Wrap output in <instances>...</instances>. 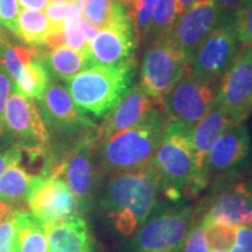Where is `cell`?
Instances as JSON below:
<instances>
[{
	"instance_id": "cell-1",
	"label": "cell",
	"mask_w": 252,
	"mask_h": 252,
	"mask_svg": "<svg viewBox=\"0 0 252 252\" xmlns=\"http://www.w3.org/2000/svg\"><path fill=\"white\" fill-rule=\"evenodd\" d=\"M160 176L152 162L145 168L111 175L102 207L116 230L131 236L151 215L159 193Z\"/></svg>"
},
{
	"instance_id": "cell-2",
	"label": "cell",
	"mask_w": 252,
	"mask_h": 252,
	"mask_svg": "<svg viewBox=\"0 0 252 252\" xmlns=\"http://www.w3.org/2000/svg\"><path fill=\"white\" fill-rule=\"evenodd\" d=\"M166 122L163 110L154 108L137 125L94 143V158L100 171L113 175L149 166L161 140Z\"/></svg>"
},
{
	"instance_id": "cell-3",
	"label": "cell",
	"mask_w": 252,
	"mask_h": 252,
	"mask_svg": "<svg viewBox=\"0 0 252 252\" xmlns=\"http://www.w3.org/2000/svg\"><path fill=\"white\" fill-rule=\"evenodd\" d=\"M135 58L118 65L94 64L65 81L72 100L82 111L105 116L132 87Z\"/></svg>"
},
{
	"instance_id": "cell-4",
	"label": "cell",
	"mask_w": 252,
	"mask_h": 252,
	"mask_svg": "<svg viewBox=\"0 0 252 252\" xmlns=\"http://www.w3.org/2000/svg\"><path fill=\"white\" fill-rule=\"evenodd\" d=\"M191 127L167 118L161 140L152 163L160 176V184L169 197L180 196V191L194 189L196 165L190 138Z\"/></svg>"
},
{
	"instance_id": "cell-5",
	"label": "cell",
	"mask_w": 252,
	"mask_h": 252,
	"mask_svg": "<svg viewBox=\"0 0 252 252\" xmlns=\"http://www.w3.org/2000/svg\"><path fill=\"white\" fill-rule=\"evenodd\" d=\"M188 67V58L163 35L149 42L140 67V87L154 102L161 104L166 94Z\"/></svg>"
},
{
	"instance_id": "cell-6",
	"label": "cell",
	"mask_w": 252,
	"mask_h": 252,
	"mask_svg": "<svg viewBox=\"0 0 252 252\" xmlns=\"http://www.w3.org/2000/svg\"><path fill=\"white\" fill-rule=\"evenodd\" d=\"M193 223V212L187 208H172L149 216L134 232L133 252H181Z\"/></svg>"
},
{
	"instance_id": "cell-7",
	"label": "cell",
	"mask_w": 252,
	"mask_h": 252,
	"mask_svg": "<svg viewBox=\"0 0 252 252\" xmlns=\"http://www.w3.org/2000/svg\"><path fill=\"white\" fill-rule=\"evenodd\" d=\"M239 49L232 18L223 17L188 58V68L194 77L216 84L235 59Z\"/></svg>"
},
{
	"instance_id": "cell-8",
	"label": "cell",
	"mask_w": 252,
	"mask_h": 252,
	"mask_svg": "<svg viewBox=\"0 0 252 252\" xmlns=\"http://www.w3.org/2000/svg\"><path fill=\"white\" fill-rule=\"evenodd\" d=\"M94 130L77 138L61 161L53 163L49 172L65 181L80 209L83 210L90 206L96 189Z\"/></svg>"
},
{
	"instance_id": "cell-9",
	"label": "cell",
	"mask_w": 252,
	"mask_h": 252,
	"mask_svg": "<svg viewBox=\"0 0 252 252\" xmlns=\"http://www.w3.org/2000/svg\"><path fill=\"white\" fill-rule=\"evenodd\" d=\"M217 84L194 77L187 67L180 80L163 98L161 106L167 118L193 127L216 104Z\"/></svg>"
},
{
	"instance_id": "cell-10",
	"label": "cell",
	"mask_w": 252,
	"mask_h": 252,
	"mask_svg": "<svg viewBox=\"0 0 252 252\" xmlns=\"http://www.w3.org/2000/svg\"><path fill=\"white\" fill-rule=\"evenodd\" d=\"M216 103L236 125L252 112V48L239 47L235 59L220 80Z\"/></svg>"
},
{
	"instance_id": "cell-11",
	"label": "cell",
	"mask_w": 252,
	"mask_h": 252,
	"mask_svg": "<svg viewBox=\"0 0 252 252\" xmlns=\"http://www.w3.org/2000/svg\"><path fill=\"white\" fill-rule=\"evenodd\" d=\"M37 106L49 133L83 134L96 127L75 104L68 89L56 81L49 82L45 93L37 99Z\"/></svg>"
},
{
	"instance_id": "cell-12",
	"label": "cell",
	"mask_w": 252,
	"mask_h": 252,
	"mask_svg": "<svg viewBox=\"0 0 252 252\" xmlns=\"http://www.w3.org/2000/svg\"><path fill=\"white\" fill-rule=\"evenodd\" d=\"M5 123L14 144L52 149V137L35 99L13 90L6 103Z\"/></svg>"
},
{
	"instance_id": "cell-13",
	"label": "cell",
	"mask_w": 252,
	"mask_h": 252,
	"mask_svg": "<svg viewBox=\"0 0 252 252\" xmlns=\"http://www.w3.org/2000/svg\"><path fill=\"white\" fill-rule=\"evenodd\" d=\"M138 45L139 39L128 9L98 32L90 42V53L94 64L118 65L134 58Z\"/></svg>"
},
{
	"instance_id": "cell-14",
	"label": "cell",
	"mask_w": 252,
	"mask_h": 252,
	"mask_svg": "<svg viewBox=\"0 0 252 252\" xmlns=\"http://www.w3.org/2000/svg\"><path fill=\"white\" fill-rule=\"evenodd\" d=\"M27 207L45 224L77 215L78 203L65 181L60 176H41L27 198Z\"/></svg>"
},
{
	"instance_id": "cell-15",
	"label": "cell",
	"mask_w": 252,
	"mask_h": 252,
	"mask_svg": "<svg viewBox=\"0 0 252 252\" xmlns=\"http://www.w3.org/2000/svg\"><path fill=\"white\" fill-rule=\"evenodd\" d=\"M223 17L214 0H195L176 19L167 35L189 58Z\"/></svg>"
},
{
	"instance_id": "cell-16",
	"label": "cell",
	"mask_w": 252,
	"mask_h": 252,
	"mask_svg": "<svg viewBox=\"0 0 252 252\" xmlns=\"http://www.w3.org/2000/svg\"><path fill=\"white\" fill-rule=\"evenodd\" d=\"M201 223L203 225H252V182L239 181L220 190Z\"/></svg>"
},
{
	"instance_id": "cell-17",
	"label": "cell",
	"mask_w": 252,
	"mask_h": 252,
	"mask_svg": "<svg viewBox=\"0 0 252 252\" xmlns=\"http://www.w3.org/2000/svg\"><path fill=\"white\" fill-rule=\"evenodd\" d=\"M157 104L147 96L140 84L132 86L119 102L106 113L104 121L94 127V143L105 139L116 132L137 125L157 108Z\"/></svg>"
},
{
	"instance_id": "cell-18",
	"label": "cell",
	"mask_w": 252,
	"mask_h": 252,
	"mask_svg": "<svg viewBox=\"0 0 252 252\" xmlns=\"http://www.w3.org/2000/svg\"><path fill=\"white\" fill-rule=\"evenodd\" d=\"M236 124L229 115L219 104H215L190 130L191 145H193L195 165H196V180L193 191H198L206 187L207 181L204 176L207 156L213 145L226 130Z\"/></svg>"
},
{
	"instance_id": "cell-19",
	"label": "cell",
	"mask_w": 252,
	"mask_h": 252,
	"mask_svg": "<svg viewBox=\"0 0 252 252\" xmlns=\"http://www.w3.org/2000/svg\"><path fill=\"white\" fill-rule=\"evenodd\" d=\"M251 151L250 135L244 124L226 130L213 145L207 156L204 176L208 184L210 174L225 173L242 165Z\"/></svg>"
},
{
	"instance_id": "cell-20",
	"label": "cell",
	"mask_w": 252,
	"mask_h": 252,
	"mask_svg": "<svg viewBox=\"0 0 252 252\" xmlns=\"http://www.w3.org/2000/svg\"><path fill=\"white\" fill-rule=\"evenodd\" d=\"M48 252H93L87 222L77 215L46 224Z\"/></svg>"
},
{
	"instance_id": "cell-21",
	"label": "cell",
	"mask_w": 252,
	"mask_h": 252,
	"mask_svg": "<svg viewBox=\"0 0 252 252\" xmlns=\"http://www.w3.org/2000/svg\"><path fill=\"white\" fill-rule=\"evenodd\" d=\"M41 176L28 171L21 160L13 162L0 176V200L15 210L24 209L32 189Z\"/></svg>"
},
{
	"instance_id": "cell-22",
	"label": "cell",
	"mask_w": 252,
	"mask_h": 252,
	"mask_svg": "<svg viewBox=\"0 0 252 252\" xmlns=\"http://www.w3.org/2000/svg\"><path fill=\"white\" fill-rule=\"evenodd\" d=\"M41 60L50 76L53 75L63 81L74 77L78 72L94 64L90 49L75 50L65 46L42 52Z\"/></svg>"
},
{
	"instance_id": "cell-23",
	"label": "cell",
	"mask_w": 252,
	"mask_h": 252,
	"mask_svg": "<svg viewBox=\"0 0 252 252\" xmlns=\"http://www.w3.org/2000/svg\"><path fill=\"white\" fill-rule=\"evenodd\" d=\"M17 252H48L46 224L27 209L15 210Z\"/></svg>"
},
{
	"instance_id": "cell-24",
	"label": "cell",
	"mask_w": 252,
	"mask_h": 252,
	"mask_svg": "<svg viewBox=\"0 0 252 252\" xmlns=\"http://www.w3.org/2000/svg\"><path fill=\"white\" fill-rule=\"evenodd\" d=\"M49 82L50 74L41 55H36L21 69L20 75L13 82V89L26 98L37 100L45 93Z\"/></svg>"
},
{
	"instance_id": "cell-25",
	"label": "cell",
	"mask_w": 252,
	"mask_h": 252,
	"mask_svg": "<svg viewBox=\"0 0 252 252\" xmlns=\"http://www.w3.org/2000/svg\"><path fill=\"white\" fill-rule=\"evenodd\" d=\"M50 24L42 11L21 9L18 15L14 35L30 47H42L43 39L49 31Z\"/></svg>"
},
{
	"instance_id": "cell-26",
	"label": "cell",
	"mask_w": 252,
	"mask_h": 252,
	"mask_svg": "<svg viewBox=\"0 0 252 252\" xmlns=\"http://www.w3.org/2000/svg\"><path fill=\"white\" fill-rule=\"evenodd\" d=\"M128 9L127 6L118 0H88L82 15L88 24L102 30L117 15L125 13Z\"/></svg>"
},
{
	"instance_id": "cell-27",
	"label": "cell",
	"mask_w": 252,
	"mask_h": 252,
	"mask_svg": "<svg viewBox=\"0 0 252 252\" xmlns=\"http://www.w3.org/2000/svg\"><path fill=\"white\" fill-rule=\"evenodd\" d=\"M176 0H157L152 25L146 40L151 41L167 35L176 21Z\"/></svg>"
},
{
	"instance_id": "cell-28",
	"label": "cell",
	"mask_w": 252,
	"mask_h": 252,
	"mask_svg": "<svg viewBox=\"0 0 252 252\" xmlns=\"http://www.w3.org/2000/svg\"><path fill=\"white\" fill-rule=\"evenodd\" d=\"M157 0H133L130 6V14L137 31L139 42L146 40L152 25Z\"/></svg>"
},
{
	"instance_id": "cell-29",
	"label": "cell",
	"mask_w": 252,
	"mask_h": 252,
	"mask_svg": "<svg viewBox=\"0 0 252 252\" xmlns=\"http://www.w3.org/2000/svg\"><path fill=\"white\" fill-rule=\"evenodd\" d=\"M12 88H13L12 78L5 69L4 63L0 61V152L9 149L14 144L13 138L9 134L5 123L6 103Z\"/></svg>"
},
{
	"instance_id": "cell-30",
	"label": "cell",
	"mask_w": 252,
	"mask_h": 252,
	"mask_svg": "<svg viewBox=\"0 0 252 252\" xmlns=\"http://www.w3.org/2000/svg\"><path fill=\"white\" fill-rule=\"evenodd\" d=\"M203 226L210 250H220L229 252V250L235 243L239 226L224 224H207Z\"/></svg>"
},
{
	"instance_id": "cell-31",
	"label": "cell",
	"mask_w": 252,
	"mask_h": 252,
	"mask_svg": "<svg viewBox=\"0 0 252 252\" xmlns=\"http://www.w3.org/2000/svg\"><path fill=\"white\" fill-rule=\"evenodd\" d=\"M232 21L239 45L252 48V1H245L232 17Z\"/></svg>"
},
{
	"instance_id": "cell-32",
	"label": "cell",
	"mask_w": 252,
	"mask_h": 252,
	"mask_svg": "<svg viewBox=\"0 0 252 252\" xmlns=\"http://www.w3.org/2000/svg\"><path fill=\"white\" fill-rule=\"evenodd\" d=\"M15 210L0 222V252H17Z\"/></svg>"
},
{
	"instance_id": "cell-33",
	"label": "cell",
	"mask_w": 252,
	"mask_h": 252,
	"mask_svg": "<svg viewBox=\"0 0 252 252\" xmlns=\"http://www.w3.org/2000/svg\"><path fill=\"white\" fill-rule=\"evenodd\" d=\"M206 231L202 224L194 225L186 238L181 252H209Z\"/></svg>"
},
{
	"instance_id": "cell-34",
	"label": "cell",
	"mask_w": 252,
	"mask_h": 252,
	"mask_svg": "<svg viewBox=\"0 0 252 252\" xmlns=\"http://www.w3.org/2000/svg\"><path fill=\"white\" fill-rule=\"evenodd\" d=\"M18 15V0H0V23L13 34L17 30Z\"/></svg>"
},
{
	"instance_id": "cell-35",
	"label": "cell",
	"mask_w": 252,
	"mask_h": 252,
	"mask_svg": "<svg viewBox=\"0 0 252 252\" xmlns=\"http://www.w3.org/2000/svg\"><path fill=\"white\" fill-rule=\"evenodd\" d=\"M65 43L71 49L75 50H89L90 41L84 35L83 31L81 30L80 23L78 24H64Z\"/></svg>"
},
{
	"instance_id": "cell-36",
	"label": "cell",
	"mask_w": 252,
	"mask_h": 252,
	"mask_svg": "<svg viewBox=\"0 0 252 252\" xmlns=\"http://www.w3.org/2000/svg\"><path fill=\"white\" fill-rule=\"evenodd\" d=\"M70 13V4H50L47 6L46 15L50 28H64V20Z\"/></svg>"
},
{
	"instance_id": "cell-37",
	"label": "cell",
	"mask_w": 252,
	"mask_h": 252,
	"mask_svg": "<svg viewBox=\"0 0 252 252\" xmlns=\"http://www.w3.org/2000/svg\"><path fill=\"white\" fill-rule=\"evenodd\" d=\"M229 252H252V225L239 226L235 243Z\"/></svg>"
},
{
	"instance_id": "cell-38",
	"label": "cell",
	"mask_w": 252,
	"mask_h": 252,
	"mask_svg": "<svg viewBox=\"0 0 252 252\" xmlns=\"http://www.w3.org/2000/svg\"><path fill=\"white\" fill-rule=\"evenodd\" d=\"M23 146L19 144H13L9 149L0 152V176L4 174L9 165L23 160Z\"/></svg>"
},
{
	"instance_id": "cell-39",
	"label": "cell",
	"mask_w": 252,
	"mask_h": 252,
	"mask_svg": "<svg viewBox=\"0 0 252 252\" xmlns=\"http://www.w3.org/2000/svg\"><path fill=\"white\" fill-rule=\"evenodd\" d=\"M65 46V34L64 28H49L43 39L42 48L43 52H48L60 47Z\"/></svg>"
},
{
	"instance_id": "cell-40",
	"label": "cell",
	"mask_w": 252,
	"mask_h": 252,
	"mask_svg": "<svg viewBox=\"0 0 252 252\" xmlns=\"http://www.w3.org/2000/svg\"><path fill=\"white\" fill-rule=\"evenodd\" d=\"M220 12L224 17H234L236 12L242 7L245 0H214Z\"/></svg>"
},
{
	"instance_id": "cell-41",
	"label": "cell",
	"mask_w": 252,
	"mask_h": 252,
	"mask_svg": "<svg viewBox=\"0 0 252 252\" xmlns=\"http://www.w3.org/2000/svg\"><path fill=\"white\" fill-rule=\"evenodd\" d=\"M20 5L26 9H33V11H42L47 7L48 0H19Z\"/></svg>"
},
{
	"instance_id": "cell-42",
	"label": "cell",
	"mask_w": 252,
	"mask_h": 252,
	"mask_svg": "<svg viewBox=\"0 0 252 252\" xmlns=\"http://www.w3.org/2000/svg\"><path fill=\"white\" fill-rule=\"evenodd\" d=\"M80 27H81V30L83 31L84 35L87 36V39L89 40L90 42L94 39V36H96L97 34H98V32L100 31V30H98V28H97V27L93 26V25L88 24L86 20H83V19H81V21H80Z\"/></svg>"
},
{
	"instance_id": "cell-43",
	"label": "cell",
	"mask_w": 252,
	"mask_h": 252,
	"mask_svg": "<svg viewBox=\"0 0 252 252\" xmlns=\"http://www.w3.org/2000/svg\"><path fill=\"white\" fill-rule=\"evenodd\" d=\"M195 0H176V18H179Z\"/></svg>"
},
{
	"instance_id": "cell-44",
	"label": "cell",
	"mask_w": 252,
	"mask_h": 252,
	"mask_svg": "<svg viewBox=\"0 0 252 252\" xmlns=\"http://www.w3.org/2000/svg\"><path fill=\"white\" fill-rule=\"evenodd\" d=\"M8 45H9V39H8L7 34L0 33V61H2V60H4L6 48H7Z\"/></svg>"
},
{
	"instance_id": "cell-45",
	"label": "cell",
	"mask_w": 252,
	"mask_h": 252,
	"mask_svg": "<svg viewBox=\"0 0 252 252\" xmlns=\"http://www.w3.org/2000/svg\"><path fill=\"white\" fill-rule=\"evenodd\" d=\"M13 210L15 209H13L11 206H8V204H6L5 202H2V201L0 200V222H1L8 214L13 212Z\"/></svg>"
},
{
	"instance_id": "cell-46",
	"label": "cell",
	"mask_w": 252,
	"mask_h": 252,
	"mask_svg": "<svg viewBox=\"0 0 252 252\" xmlns=\"http://www.w3.org/2000/svg\"><path fill=\"white\" fill-rule=\"evenodd\" d=\"M52 4H70L72 0H50Z\"/></svg>"
},
{
	"instance_id": "cell-47",
	"label": "cell",
	"mask_w": 252,
	"mask_h": 252,
	"mask_svg": "<svg viewBox=\"0 0 252 252\" xmlns=\"http://www.w3.org/2000/svg\"><path fill=\"white\" fill-rule=\"evenodd\" d=\"M118 1L123 2V4L126 5L128 8H130V6L132 5V2H133V0H118Z\"/></svg>"
},
{
	"instance_id": "cell-48",
	"label": "cell",
	"mask_w": 252,
	"mask_h": 252,
	"mask_svg": "<svg viewBox=\"0 0 252 252\" xmlns=\"http://www.w3.org/2000/svg\"><path fill=\"white\" fill-rule=\"evenodd\" d=\"M6 31H7V30H6V28H5L4 26H2V24L0 23V33H2V34H7V33H6Z\"/></svg>"
},
{
	"instance_id": "cell-49",
	"label": "cell",
	"mask_w": 252,
	"mask_h": 252,
	"mask_svg": "<svg viewBox=\"0 0 252 252\" xmlns=\"http://www.w3.org/2000/svg\"><path fill=\"white\" fill-rule=\"evenodd\" d=\"M210 252H225V251H220V250H210Z\"/></svg>"
},
{
	"instance_id": "cell-50",
	"label": "cell",
	"mask_w": 252,
	"mask_h": 252,
	"mask_svg": "<svg viewBox=\"0 0 252 252\" xmlns=\"http://www.w3.org/2000/svg\"><path fill=\"white\" fill-rule=\"evenodd\" d=\"M245 1H252V0H245ZM245 1H244V2H245Z\"/></svg>"
}]
</instances>
